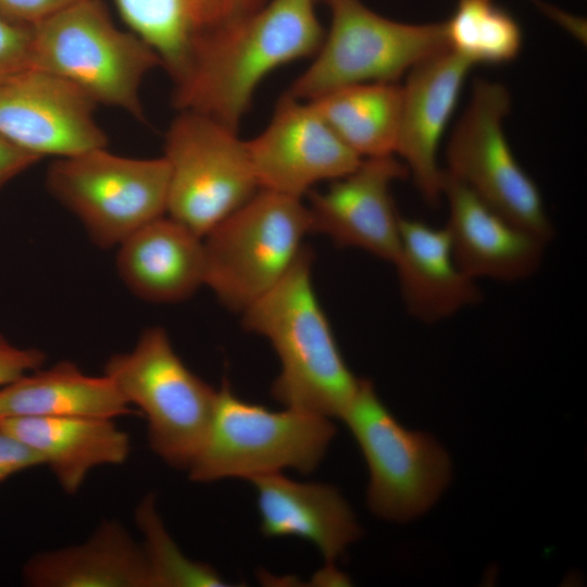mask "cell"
Wrapping results in <instances>:
<instances>
[{
  "label": "cell",
  "mask_w": 587,
  "mask_h": 587,
  "mask_svg": "<svg viewBox=\"0 0 587 587\" xmlns=\"http://www.w3.org/2000/svg\"><path fill=\"white\" fill-rule=\"evenodd\" d=\"M43 465L40 455L0 426V485L11 476Z\"/></svg>",
  "instance_id": "30"
},
{
  "label": "cell",
  "mask_w": 587,
  "mask_h": 587,
  "mask_svg": "<svg viewBox=\"0 0 587 587\" xmlns=\"http://www.w3.org/2000/svg\"><path fill=\"white\" fill-rule=\"evenodd\" d=\"M444 24L449 48L473 65L510 62L522 48L521 26L495 0H459Z\"/></svg>",
  "instance_id": "25"
},
{
  "label": "cell",
  "mask_w": 587,
  "mask_h": 587,
  "mask_svg": "<svg viewBox=\"0 0 587 587\" xmlns=\"http://www.w3.org/2000/svg\"><path fill=\"white\" fill-rule=\"evenodd\" d=\"M105 148L58 158L46 176L50 195L102 249L166 213L170 175L164 157L128 158Z\"/></svg>",
  "instance_id": "9"
},
{
  "label": "cell",
  "mask_w": 587,
  "mask_h": 587,
  "mask_svg": "<svg viewBox=\"0 0 587 587\" xmlns=\"http://www.w3.org/2000/svg\"><path fill=\"white\" fill-rule=\"evenodd\" d=\"M405 165L394 155L362 159L350 173L334 179L323 191H309L312 233L394 262L400 243L402 216L391 186L405 178Z\"/></svg>",
  "instance_id": "14"
},
{
  "label": "cell",
  "mask_w": 587,
  "mask_h": 587,
  "mask_svg": "<svg viewBox=\"0 0 587 587\" xmlns=\"http://www.w3.org/2000/svg\"><path fill=\"white\" fill-rule=\"evenodd\" d=\"M260 189L300 198L322 182H332L362 161L309 101L287 92L268 125L246 141Z\"/></svg>",
  "instance_id": "13"
},
{
  "label": "cell",
  "mask_w": 587,
  "mask_h": 587,
  "mask_svg": "<svg viewBox=\"0 0 587 587\" xmlns=\"http://www.w3.org/2000/svg\"><path fill=\"white\" fill-rule=\"evenodd\" d=\"M103 371L146 417L153 453L187 471L209 430L217 389L186 366L160 326L143 329L135 347L111 355Z\"/></svg>",
  "instance_id": "6"
},
{
  "label": "cell",
  "mask_w": 587,
  "mask_h": 587,
  "mask_svg": "<svg viewBox=\"0 0 587 587\" xmlns=\"http://www.w3.org/2000/svg\"><path fill=\"white\" fill-rule=\"evenodd\" d=\"M510 108L511 95L503 84L474 79L447 145L445 171L497 213L548 243L554 227L540 190L515 159L503 130Z\"/></svg>",
  "instance_id": "11"
},
{
  "label": "cell",
  "mask_w": 587,
  "mask_h": 587,
  "mask_svg": "<svg viewBox=\"0 0 587 587\" xmlns=\"http://www.w3.org/2000/svg\"><path fill=\"white\" fill-rule=\"evenodd\" d=\"M304 246L286 276L242 315V327L267 339L280 372L271 387L286 408L341 419L360 379L348 367L312 282Z\"/></svg>",
  "instance_id": "2"
},
{
  "label": "cell",
  "mask_w": 587,
  "mask_h": 587,
  "mask_svg": "<svg viewBox=\"0 0 587 587\" xmlns=\"http://www.w3.org/2000/svg\"><path fill=\"white\" fill-rule=\"evenodd\" d=\"M116 271L126 288L151 303H177L204 285L203 238L162 215L118 246Z\"/></svg>",
  "instance_id": "19"
},
{
  "label": "cell",
  "mask_w": 587,
  "mask_h": 587,
  "mask_svg": "<svg viewBox=\"0 0 587 587\" xmlns=\"http://www.w3.org/2000/svg\"><path fill=\"white\" fill-rule=\"evenodd\" d=\"M33 26L0 13V85L32 67Z\"/></svg>",
  "instance_id": "27"
},
{
  "label": "cell",
  "mask_w": 587,
  "mask_h": 587,
  "mask_svg": "<svg viewBox=\"0 0 587 587\" xmlns=\"http://www.w3.org/2000/svg\"><path fill=\"white\" fill-rule=\"evenodd\" d=\"M408 313L436 323L478 303L482 292L458 264L446 227L402 217L392 262Z\"/></svg>",
  "instance_id": "20"
},
{
  "label": "cell",
  "mask_w": 587,
  "mask_h": 587,
  "mask_svg": "<svg viewBox=\"0 0 587 587\" xmlns=\"http://www.w3.org/2000/svg\"><path fill=\"white\" fill-rule=\"evenodd\" d=\"M0 426L40 455L67 495H75L95 467L123 464L130 453L128 434L112 419L24 416Z\"/></svg>",
  "instance_id": "21"
},
{
  "label": "cell",
  "mask_w": 587,
  "mask_h": 587,
  "mask_svg": "<svg viewBox=\"0 0 587 587\" xmlns=\"http://www.w3.org/2000/svg\"><path fill=\"white\" fill-rule=\"evenodd\" d=\"M250 482L257 494L260 530L266 538L294 536L313 544L327 566L360 538L362 529L340 491L328 484L300 483L272 473Z\"/></svg>",
  "instance_id": "18"
},
{
  "label": "cell",
  "mask_w": 587,
  "mask_h": 587,
  "mask_svg": "<svg viewBox=\"0 0 587 587\" xmlns=\"http://www.w3.org/2000/svg\"><path fill=\"white\" fill-rule=\"evenodd\" d=\"M96 104L68 80L30 67L0 85V136L40 158L105 148Z\"/></svg>",
  "instance_id": "12"
},
{
  "label": "cell",
  "mask_w": 587,
  "mask_h": 587,
  "mask_svg": "<svg viewBox=\"0 0 587 587\" xmlns=\"http://www.w3.org/2000/svg\"><path fill=\"white\" fill-rule=\"evenodd\" d=\"M135 413L105 375H87L70 361L39 367L0 388V421L24 416L114 420Z\"/></svg>",
  "instance_id": "23"
},
{
  "label": "cell",
  "mask_w": 587,
  "mask_h": 587,
  "mask_svg": "<svg viewBox=\"0 0 587 587\" xmlns=\"http://www.w3.org/2000/svg\"><path fill=\"white\" fill-rule=\"evenodd\" d=\"M472 66L448 49L413 66L402 86L396 153L432 207L442 198L444 170L438 164L441 138Z\"/></svg>",
  "instance_id": "15"
},
{
  "label": "cell",
  "mask_w": 587,
  "mask_h": 587,
  "mask_svg": "<svg viewBox=\"0 0 587 587\" xmlns=\"http://www.w3.org/2000/svg\"><path fill=\"white\" fill-rule=\"evenodd\" d=\"M22 578L30 587H151L141 545L114 520L79 545L30 557Z\"/></svg>",
  "instance_id": "22"
},
{
  "label": "cell",
  "mask_w": 587,
  "mask_h": 587,
  "mask_svg": "<svg viewBox=\"0 0 587 587\" xmlns=\"http://www.w3.org/2000/svg\"><path fill=\"white\" fill-rule=\"evenodd\" d=\"M310 233L302 199L260 189L203 237L204 285L242 313L286 276Z\"/></svg>",
  "instance_id": "5"
},
{
  "label": "cell",
  "mask_w": 587,
  "mask_h": 587,
  "mask_svg": "<svg viewBox=\"0 0 587 587\" xmlns=\"http://www.w3.org/2000/svg\"><path fill=\"white\" fill-rule=\"evenodd\" d=\"M129 30L158 54L173 83L207 47L268 0H113Z\"/></svg>",
  "instance_id": "17"
},
{
  "label": "cell",
  "mask_w": 587,
  "mask_h": 587,
  "mask_svg": "<svg viewBox=\"0 0 587 587\" xmlns=\"http://www.w3.org/2000/svg\"><path fill=\"white\" fill-rule=\"evenodd\" d=\"M354 437L370 473L367 504L387 521L408 522L425 513L451 478V462L430 435L404 427L361 378L341 419Z\"/></svg>",
  "instance_id": "8"
},
{
  "label": "cell",
  "mask_w": 587,
  "mask_h": 587,
  "mask_svg": "<svg viewBox=\"0 0 587 587\" xmlns=\"http://www.w3.org/2000/svg\"><path fill=\"white\" fill-rule=\"evenodd\" d=\"M80 0H0V13L12 21L35 26Z\"/></svg>",
  "instance_id": "29"
},
{
  "label": "cell",
  "mask_w": 587,
  "mask_h": 587,
  "mask_svg": "<svg viewBox=\"0 0 587 587\" xmlns=\"http://www.w3.org/2000/svg\"><path fill=\"white\" fill-rule=\"evenodd\" d=\"M442 198L454 258L470 277L517 282L538 271L547 243L489 208L445 170Z\"/></svg>",
  "instance_id": "16"
},
{
  "label": "cell",
  "mask_w": 587,
  "mask_h": 587,
  "mask_svg": "<svg viewBox=\"0 0 587 587\" xmlns=\"http://www.w3.org/2000/svg\"><path fill=\"white\" fill-rule=\"evenodd\" d=\"M46 353L37 348H18L0 335V388L43 365Z\"/></svg>",
  "instance_id": "28"
},
{
  "label": "cell",
  "mask_w": 587,
  "mask_h": 587,
  "mask_svg": "<svg viewBox=\"0 0 587 587\" xmlns=\"http://www.w3.org/2000/svg\"><path fill=\"white\" fill-rule=\"evenodd\" d=\"M158 66L154 50L132 30L120 29L99 0H80L33 26V68L60 76L96 103L140 121V86Z\"/></svg>",
  "instance_id": "4"
},
{
  "label": "cell",
  "mask_w": 587,
  "mask_h": 587,
  "mask_svg": "<svg viewBox=\"0 0 587 587\" xmlns=\"http://www.w3.org/2000/svg\"><path fill=\"white\" fill-rule=\"evenodd\" d=\"M166 213L200 237L259 190L245 140L223 123L179 111L165 134Z\"/></svg>",
  "instance_id": "10"
},
{
  "label": "cell",
  "mask_w": 587,
  "mask_h": 587,
  "mask_svg": "<svg viewBox=\"0 0 587 587\" xmlns=\"http://www.w3.org/2000/svg\"><path fill=\"white\" fill-rule=\"evenodd\" d=\"M309 102L360 158L396 153L402 109L398 83L346 86Z\"/></svg>",
  "instance_id": "24"
},
{
  "label": "cell",
  "mask_w": 587,
  "mask_h": 587,
  "mask_svg": "<svg viewBox=\"0 0 587 587\" xmlns=\"http://www.w3.org/2000/svg\"><path fill=\"white\" fill-rule=\"evenodd\" d=\"M315 1L268 0L192 60L174 83V107L238 130L263 79L320 48L325 33Z\"/></svg>",
  "instance_id": "1"
},
{
  "label": "cell",
  "mask_w": 587,
  "mask_h": 587,
  "mask_svg": "<svg viewBox=\"0 0 587 587\" xmlns=\"http://www.w3.org/2000/svg\"><path fill=\"white\" fill-rule=\"evenodd\" d=\"M151 587H210L228 584L209 564L190 560L168 534L158 512L155 496L146 495L135 509Z\"/></svg>",
  "instance_id": "26"
},
{
  "label": "cell",
  "mask_w": 587,
  "mask_h": 587,
  "mask_svg": "<svg viewBox=\"0 0 587 587\" xmlns=\"http://www.w3.org/2000/svg\"><path fill=\"white\" fill-rule=\"evenodd\" d=\"M41 159L0 136V188Z\"/></svg>",
  "instance_id": "31"
},
{
  "label": "cell",
  "mask_w": 587,
  "mask_h": 587,
  "mask_svg": "<svg viewBox=\"0 0 587 587\" xmlns=\"http://www.w3.org/2000/svg\"><path fill=\"white\" fill-rule=\"evenodd\" d=\"M335 433L329 417L247 402L224 378L209 430L188 475L193 482L211 483L250 480L285 469L309 474L320 465Z\"/></svg>",
  "instance_id": "3"
},
{
  "label": "cell",
  "mask_w": 587,
  "mask_h": 587,
  "mask_svg": "<svg viewBox=\"0 0 587 587\" xmlns=\"http://www.w3.org/2000/svg\"><path fill=\"white\" fill-rule=\"evenodd\" d=\"M329 29L310 66L287 93L312 101L363 83H397L420 62L450 49L445 24H409L385 17L361 0H325Z\"/></svg>",
  "instance_id": "7"
}]
</instances>
